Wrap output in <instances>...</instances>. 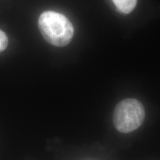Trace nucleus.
Masks as SVG:
<instances>
[{
    "label": "nucleus",
    "instance_id": "obj_1",
    "mask_svg": "<svg viewBox=\"0 0 160 160\" xmlns=\"http://www.w3.org/2000/svg\"><path fill=\"white\" fill-rule=\"evenodd\" d=\"M39 28L44 39L57 47L67 45L74 33L73 25L69 19L56 11L43 12L39 19Z\"/></svg>",
    "mask_w": 160,
    "mask_h": 160
},
{
    "label": "nucleus",
    "instance_id": "obj_2",
    "mask_svg": "<svg viewBox=\"0 0 160 160\" xmlns=\"http://www.w3.org/2000/svg\"><path fill=\"white\" fill-rule=\"evenodd\" d=\"M145 117V108L139 100L126 99L116 106L113 122L117 131L122 133H129L139 128Z\"/></svg>",
    "mask_w": 160,
    "mask_h": 160
},
{
    "label": "nucleus",
    "instance_id": "obj_3",
    "mask_svg": "<svg viewBox=\"0 0 160 160\" xmlns=\"http://www.w3.org/2000/svg\"><path fill=\"white\" fill-rule=\"evenodd\" d=\"M118 11L123 13H129L135 8L137 0H112Z\"/></svg>",
    "mask_w": 160,
    "mask_h": 160
},
{
    "label": "nucleus",
    "instance_id": "obj_4",
    "mask_svg": "<svg viewBox=\"0 0 160 160\" xmlns=\"http://www.w3.org/2000/svg\"><path fill=\"white\" fill-rule=\"evenodd\" d=\"M8 44V39L4 32L0 30V52L5 51Z\"/></svg>",
    "mask_w": 160,
    "mask_h": 160
}]
</instances>
